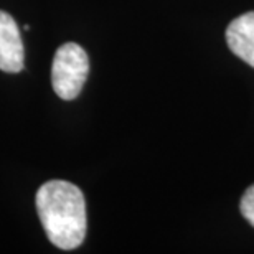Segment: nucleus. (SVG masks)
<instances>
[{"label": "nucleus", "instance_id": "nucleus-4", "mask_svg": "<svg viewBox=\"0 0 254 254\" xmlns=\"http://www.w3.org/2000/svg\"><path fill=\"white\" fill-rule=\"evenodd\" d=\"M226 42L236 57L254 68V12L233 20L226 28Z\"/></svg>", "mask_w": 254, "mask_h": 254}, {"label": "nucleus", "instance_id": "nucleus-3", "mask_svg": "<svg viewBox=\"0 0 254 254\" xmlns=\"http://www.w3.org/2000/svg\"><path fill=\"white\" fill-rule=\"evenodd\" d=\"M25 52L15 20L0 10V69L5 73H20L23 69Z\"/></svg>", "mask_w": 254, "mask_h": 254}, {"label": "nucleus", "instance_id": "nucleus-5", "mask_svg": "<svg viewBox=\"0 0 254 254\" xmlns=\"http://www.w3.org/2000/svg\"><path fill=\"white\" fill-rule=\"evenodd\" d=\"M243 216L250 221V225L254 226V185H251L250 189L245 191V195L241 198L240 203Z\"/></svg>", "mask_w": 254, "mask_h": 254}, {"label": "nucleus", "instance_id": "nucleus-2", "mask_svg": "<svg viewBox=\"0 0 254 254\" xmlns=\"http://www.w3.org/2000/svg\"><path fill=\"white\" fill-rule=\"evenodd\" d=\"M89 73V58L79 45L64 43L55 53L52 63V86L60 98H78Z\"/></svg>", "mask_w": 254, "mask_h": 254}, {"label": "nucleus", "instance_id": "nucleus-1", "mask_svg": "<svg viewBox=\"0 0 254 254\" xmlns=\"http://www.w3.org/2000/svg\"><path fill=\"white\" fill-rule=\"evenodd\" d=\"M37 211L48 240L60 250H74L86 236L83 191L64 180H50L37 191Z\"/></svg>", "mask_w": 254, "mask_h": 254}]
</instances>
